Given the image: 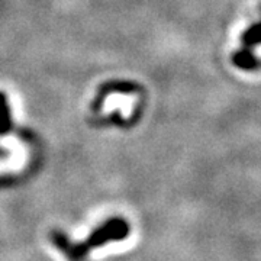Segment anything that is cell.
<instances>
[{"label":"cell","instance_id":"4","mask_svg":"<svg viewBox=\"0 0 261 261\" xmlns=\"http://www.w3.org/2000/svg\"><path fill=\"white\" fill-rule=\"evenodd\" d=\"M258 39H260V29H258V27H254L247 32L245 44H255V42H258Z\"/></svg>","mask_w":261,"mask_h":261},{"label":"cell","instance_id":"3","mask_svg":"<svg viewBox=\"0 0 261 261\" xmlns=\"http://www.w3.org/2000/svg\"><path fill=\"white\" fill-rule=\"evenodd\" d=\"M235 63H237V65L243 67V68H251V67H255V64H257L255 60L251 57V54H248V53L238 54L235 57Z\"/></svg>","mask_w":261,"mask_h":261},{"label":"cell","instance_id":"2","mask_svg":"<svg viewBox=\"0 0 261 261\" xmlns=\"http://www.w3.org/2000/svg\"><path fill=\"white\" fill-rule=\"evenodd\" d=\"M9 129V118H8V108L3 96H0V132Z\"/></svg>","mask_w":261,"mask_h":261},{"label":"cell","instance_id":"1","mask_svg":"<svg viewBox=\"0 0 261 261\" xmlns=\"http://www.w3.org/2000/svg\"><path fill=\"white\" fill-rule=\"evenodd\" d=\"M129 232V224L125 219L112 218L93 229L83 243H73L61 231H53L49 233V240L70 261H84L92 250L100 248L109 243L123 241Z\"/></svg>","mask_w":261,"mask_h":261}]
</instances>
